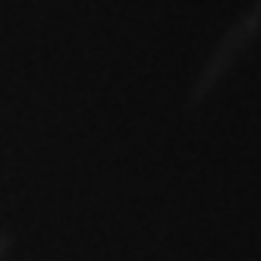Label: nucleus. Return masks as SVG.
Wrapping results in <instances>:
<instances>
[]
</instances>
